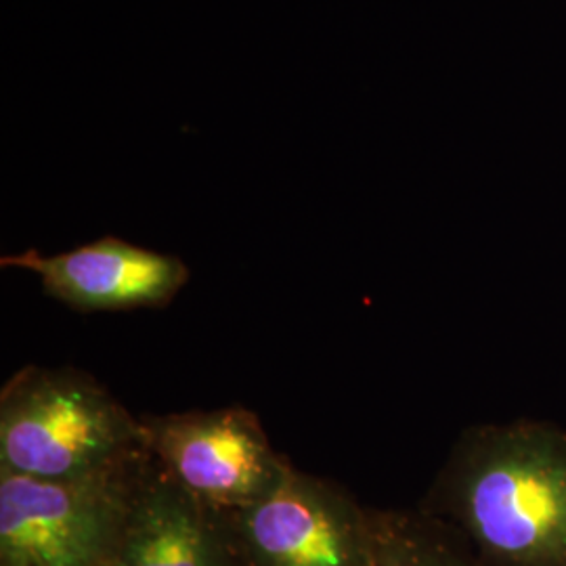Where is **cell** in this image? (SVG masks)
<instances>
[{"mask_svg": "<svg viewBox=\"0 0 566 566\" xmlns=\"http://www.w3.org/2000/svg\"><path fill=\"white\" fill-rule=\"evenodd\" d=\"M109 566H242L229 516L149 460Z\"/></svg>", "mask_w": 566, "mask_h": 566, "instance_id": "obj_7", "label": "cell"}, {"mask_svg": "<svg viewBox=\"0 0 566 566\" xmlns=\"http://www.w3.org/2000/svg\"><path fill=\"white\" fill-rule=\"evenodd\" d=\"M149 460L72 479L0 468V566H109Z\"/></svg>", "mask_w": 566, "mask_h": 566, "instance_id": "obj_2", "label": "cell"}, {"mask_svg": "<svg viewBox=\"0 0 566 566\" xmlns=\"http://www.w3.org/2000/svg\"><path fill=\"white\" fill-rule=\"evenodd\" d=\"M147 447L164 472L223 514L252 506L294 470L243 407L143 418Z\"/></svg>", "mask_w": 566, "mask_h": 566, "instance_id": "obj_3", "label": "cell"}, {"mask_svg": "<svg viewBox=\"0 0 566 566\" xmlns=\"http://www.w3.org/2000/svg\"><path fill=\"white\" fill-rule=\"evenodd\" d=\"M460 504L493 552L537 560L566 552V462L546 453L497 451L462 472Z\"/></svg>", "mask_w": 566, "mask_h": 566, "instance_id": "obj_5", "label": "cell"}, {"mask_svg": "<svg viewBox=\"0 0 566 566\" xmlns=\"http://www.w3.org/2000/svg\"><path fill=\"white\" fill-rule=\"evenodd\" d=\"M242 566H374V525L329 481L298 472L227 514Z\"/></svg>", "mask_w": 566, "mask_h": 566, "instance_id": "obj_4", "label": "cell"}, {"mask_svg": "<svg viewBox=\"0 0 566 566\" xmlns=\"http://www.w3.org/2000/svg\"><path fill=\"white\" fill-rule=\"evenodd\" d=\"M0 264L32 271L49 296L86 313L164 306L189 282L179 256L114 235L51 256L30 248L2 256Z\"/></svg>", "mask_w": 566, "mask_h": 566, "instance_id": "obj_6", "label": "cell"}, {"mask_svg": "<svg viewBox=\"0 0 566 566\" xmlns=\"http://www.w3.org/2000/svg\"><path fill=\"white\" fill-rule=\"evenodd\" d=\"M374 566L449 565L424 542L397 531L392 525H374Z\"/></svg>", "mask_w": 566, "mask_h": 566, "instance_id": "obj_8", "label": "cell"}, {"mask_svg": "<svg viewBox=\"0 0 566 566\" xmlns=\"http://www.w3.org/2000/svg\"><path fill=\"white\" fill-rule=\"evenodd\" d=\"M147 451L143 418L78 369L28 365L0 392L2 470L72 479Z\"/></svg>", "mask_w": 566, "mask_h": 566, "instance_id": "obj_1", "label": "cell"}]
</instances>
